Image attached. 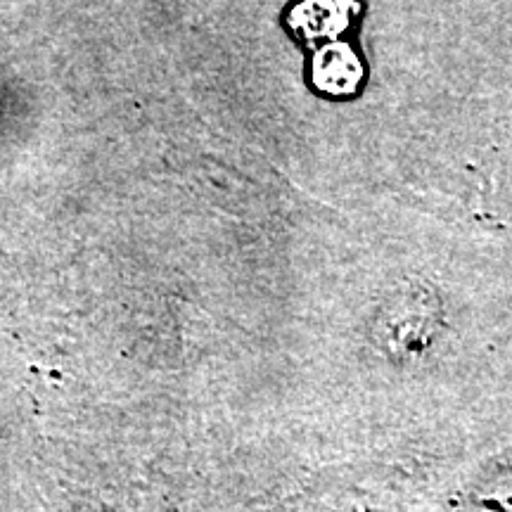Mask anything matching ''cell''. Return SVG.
Instances as JSON below:
<instances>
[{
    "label": "cell",
    "mask_w": 512,
    "mask_h": 512,
    "mask_svg": "<svg viewBox=\"0 0 512 512\" xmlns=\"http://www.w3.org/2000/svg\"><path fill=\"white\" fill-rule=\"evenodd\" d=\"M434 332V304L418 294L394 302L384 313L382 335L394 351H415L430 342Z\"/></svg>",
    "instance_id": "6da1fadb"
}]
</instances>
